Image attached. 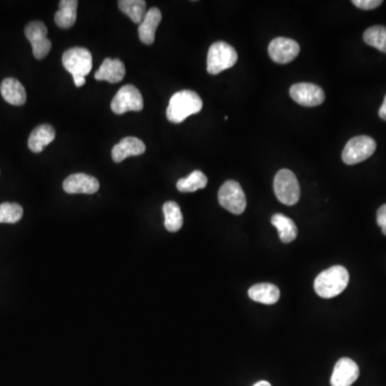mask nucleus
Listing matches in <instances>:
<instances>
[{
  "label": "nucleus",
  "instance_id": "obj_28",
  "mask_svg": "<svg viewBox=\"0 0 386 386\" xmlns=\"http://www.w3.org/2000/svg\"><path fill=\"white\" fill-rule=\"evenodd\" d=\"M376 222L382 228V233L386 235V204L382 205L376 211Z\"/></svg>",
  "mask_w": 386,
  "mask_h": 386
},
{
  "label": "nucleus",
  "instance_id": "obj_6",
  "mask_svg": "<svg viewBox=\"0 0 386 386\" xmlns=\"http://www.w3.org/2000/svg\"><path fill=\"white\" fill-rule=\"evenodd\" d=\"M376 149V141L370 136H355L343 149V161L347 165L357 164L372 157Z\"/></svg>",
  "mask_w": 386,
  "mask_h": 386
},
{
  "label": "nucleus",
  "instance_id": "obj_22",
  "mask_svg": "<svg viewBox=\"0 0 386 386\" xmlns=\"http://www.w3.org/2000/svg\"><path fill=\"white\" fill-rule=\"evenodd\" d=\"M164 226L169 232H178L184 224L180 205L174 201H169L163 205Z\"/></svg>",
  "mask_w": 386,
  "mask_h": 386
},
{
  "label": "nucleus",
  "instance_id": "obj_10",
  "mask_svg": "<svg viewBox=\"0 0 386 386\" xmlns=\"http://www.w3.org/2000/svg\"><path fill=\"white\" fill-rule=\"evenodd\" d=\"M290 96L295 103L307 107H318L325 100L323 89L311 83L294 84L290 88Z\"/></svg>",
  "mask_w": 386,
  "mask_h": 386
},
{
  "label": "nucleus",
  "instance_id": "obj_27",
  "mask_svg": "<svg viewBox=\"0 0 386 386\" xmlns=\"http://www.w3.org/2000/svg\"><path fill=\"white\" fill-rule=\"evenodd\" d=\"M353 5L363 10H372L383 3L382 0H353Z\"/></svg>",
  "mask_w": 386,
  "mask_h": 386
},
{
  "label": "nucleus",
  "instance_id": "obj_4",
  "mask_svg": "<svg viewBox=\"0 0 386 386\" xmlns=\"http://www.w3.org/2000/svg\"><path fill=\"white\" fill-rule=\"evenodd\" d=\"M275 195L282 204L295 205L301 197L299 180L292 171L282 169L274 180Z\"/></svg>",
  "mask_w": 386,
  "mask_h": 386
},
{
  "label": "nucleus",
  "instance_id": "obj_17",
  "mask_svg": "<svg viewBox=\"0 0 386 386\" xmlns=\"http://www.w3.org/2000/svg\"><path fill=\"white\" fill-rule=\"evenodd\" d=\"M0 93L3 99L10 105L21 107L26 103V90L17 78H5L0 85Z\"/></svg>",
  "mask_w": 386,
  "mask_h": 386
},
{
  "label": "nucleus",
  "instance_id": "obj_7",
  "mask_svg": "<svg viewBox=\"0 0 386 386\" xmlns=\"http://www.w3.org/2000/svg\"><path fill=\"white\" fill-rule=\"evenodd\" d=\"M219 203L226 211L234 215H241L247 206L245 192L235 180H228L218 192Z\"/></svg>",
  "mask_w": 386,
  "mask_h": 386
},
{
  "label": "nucleus",
  "instance_id": "obj_20",
  "mask_svg": "<svg viewBox=\"0 0 386 386\" xmlns=\"http://www.w3.org/2000/svg\"><path fill=\"white\" fill-rule=\"evenodd\" d=\"M78 5V1L76 0H61L59 3V10L54 17L59 28L69 30L76 24Z\"/></svg>",
  "mask_w": 386,
  "mask_h": 386
},
{
  "label": "nucleus",
  "instance_id": "obj_19",
  "mask_svg": "<svg viewBox=\"0 0 386 386\" xmlns=\"http://www.w3.org/2000/svg\"><path fill=\"white\" fill-rule=\"evenodd\" d=\"M253 301L264 305H274L279 301L280 291L275 284L257 283L248 291Z\"/></svg>",
  "mask_w": 386,
  "mask_h": 386
},
{
  "label": "nucleus",
  "instance_id": "obj_13",
  "mask_svg": "<svg viewBox=\"0 0 386 386\" xmlns=\"http://www.w3.org/2000/svg\"><path fill=\"white\" fill-rule=\"evenodd\" d=\"M63 187L69 195H94L99 190L100 184L94 176L78 173L68 176L63 182Z\"/></svg>",
  "mask_w": 386,
  "mask_h": 386
},
{
  "label": "nucleus",
  "instance_id": "obj_2",
  "mask_svg": "<svg viewBox=\"0 0 386 386\" xmlns=\"http://www.w3.org/2000/svg\"><path fill=\"white\" fill-rule=\"evenodd\" d=\"M349 272L341 265L323 270L314 280V291L322 299H333L345 291L349 283Z\"/></svg>",
  "mask_w": 386,
  "mask_h": 386
},
{
  "label": "nucleus",
  "instance_id": "obj_3",
  "mask_svg": "<svg viewBox=\"0 0 386 386\" xmlns=\"http://www.w3.org/2000/svg\"><path fill=\"white\" fill-rule=\"evenodd\" d=\"M237 59V52L232 45L224 41L215 42L208 50L207 72L217 76L222 71L232 68Z\"/></svg>",
  "mask_w": 386,
  "mask_h": 386
},
{
  "label": "nucleus",
  "instance_id": "obj_8",
  "mask_svg": "<svg viewBox=\"0 0 386 386\" xmlns=\"http://www.w3.org/2000/svg\"><path fill=\"white\" fill-rule=\"evenodd\" d=\"M144 107L143 97L140 90L133 85H125L117 92L111 103V109L117 115L130 111H142Z\"/></svg>",
  "mask_w": 386,
  "mask_h": 386
},
{
  "label": "nucleus",
  "instance_id": "obj_21",
  "mask_svg": "<svg viewBox=\"0 0 386 386\" xmlns=\"http://www.w3.org/2000/svg\"><path fill=\"white\" fill-rule=\"evenodd\" d=\"M272 224L277 228L280 241L290 244L297 237V226L292 219L282 214H276L272 217Z\"/></svg>",
  "mask_w": 386,
  "mask_h": 386
},
{
  "label": "nucleus",
  "instance_id": "obj_29",
  "mask_svg": "<svg viewBox=\"0 0 386 386\" xmlns=\"http://www.w3.org/2000/svg\"><path fill=\"white\" fill-rule=\"evenodd\" d=\"M379 116L380 118L386 120V95L385 97H384L383 105H381L379 109Z\"/></svg>",
  "mask_w": 386,
  "mask_h": 386
},
{
  "label": "nucleus",
  "instance_id": "obj_15",
  "mask_svg": "<svg viewBox=\"0 0 386 386\" xmlns=\"http://www.w3.org/2000/svg\"><path fill=\"white\" fill-rule=\"evenodd\" d=\"M162 20V14L158 8H151L146 12L143 22L139 26V36L142 43L151 45L155 42L156 30Z\"/></svg>",
  "mask_w": 386,
  "mask_h": 386
},
{
  "label": "nucleus",
  "instance_id": "obj_14",
  "mask_svg": "<svg viewBox=\"0 0 386 386\" xmlns=\"http://www.w3.org/2000/svg\"><path fill=\"white\" fill-rule=\"evenodd\" d=\"M145 151L146 145L143 141L134 136H127L113 147L112 158L114 162L120 163L128 157L142 155Z\"/></svg>",
  "mask_w": 386,
  "mask_h": 386
},
{
  "label": "nucleus",
  "instance_id": "obj_16",
  "mask_svg": "<svg viewBox=\"0 0 386 386\" xmlns=\"http://www.w3.org/2000/svg\"><path fill=\"white\" fill-rule=\"evenodd\" d=\"M126 68L124 63L119 59L105 58L99 70L95 73L97 81H107L109 83H119L124 80Z\"/></svg>",
  "mask_w": 386,
  "mask_h": 386
},
{
  "label": "nucleus",
  "instance_id": "obj_26",
  "mask_svg": "<svg viewBox=\"0 0 386 386\" xmlns=\"http://www.w3.org/2000/svg\"><path fill=\"white\" fill-rule=\"evenodd\" d=\"M24 215L23 207L17 203L0 204V224H17Z\"/></svg>",
  "mask_w": 386,
  "mask_h": 386
},
{
  "label": "nucleus",
  "instance_id": "obj_12",
  "mask_svg": "<svg viewBox=\"0 0 386 386\" xmlns=\"http://www.w3.org/2000/svg\"><path fill=\"white\" fill-rule=\"evenodd\" d=\"M360 376V368L356 363L347 357H343L336 363L330 378L332 386H351Z\"/></svg>",
  "mask_w": 386,
  "mask_h": 386
},
{
  "label": "nucleus",
  "instance_id": "obj_9",
  "mask_svg": "<svg viewBox=\"0 0 386 386\" xmlns=\"http://www.w3.org/2000/svg\"><path fill=\"white\" fill-rule=\"evenodd\" d=\"M25 36L32 43V53L36 59H43L47 56L52 49L51 40L47 39V28L44 23L34 21L25 28Z\"/></svg>",
  "mask_w": 386,
  "mask_h": 386
},
{
  "label": "nucleus",
  "instance_id": "obj_11",
  "mask_svg": "<svg viewBox=\"0 0 386 386\" xmlns=\"http://www.w3.org/2000/svg\"><path fill=\"white\" fill-rule=\"evenodd\" d=\"M299 52H301V47L297 41L283 36L272 40L268 47L270 58L275 63L281 65L291 63L299 56Z\"/></svg>",
  "mask_w": 386,
  "mask_h": 386
},
{
  "label": "nucleus",
  "instance_id": "obj_24",
  "mask_svg": "<svg viewBox=\"0 0 386 386\" xmlns=\"http://www.w3.org/2000/svg\"><path fill=\"white\" fill-rule=\"evenodd\" d=\"M207 178L204 173L197 170L188 175L187 178H180L178 182V190L182 193H188V192H195L197 190L204 189L207 186Z\"/></svg>",
  "mask_w": 386,
  "mask_h": 386
},
{
  "label": "nucleus",
  "instance_id": "obj_23",
  "mask_svg": "<svg viewBox=\"0 0 386 386\" xmlns=\"http://www.w3.org/2000/svg\"><path fill=\"white\" fill-rule=\"evenodd\" d=\"M118 8L136 24H141L146 15V1L144 0H120Z\"/></svg>",
  "mask_w": 386,
  "mask_h": 386
},
{
  "label": "nucleus",
  "instance_id": "obj_25",
  "mask_svg": "<svg viewBox=\"0 0 386 386\" xmlns=\"http://www.w3.org/2000/svg\"><path fill=\"white\" fill-rule=\"evenodd\" d=\"M365 43L386 53V27L372 26L364 32Z\"/></svg>",
  "mask_w": 386,
  "mask_h": 386
},
{
  "label": "nucleus",
  "instance_id": "obj_1",
  "mask_svg": "<svg viewBox=\"0 0 386 386\" xmlns=\"http://www.w3.org/2000/svg\"><path fill=\"white\" fill-rule=\"evenodd\" d=\"M203 101L192 90H180L171 97L167 109V117L173 124H182L185 119L201 112Z\"/></svg>",
  "mask_w": 386,
  "mask_h": 386
},
{
  "label": "nucleus",
  "instance_id": "obj_5",
  "mask_svg": "<svg viewBox=\"0 0 386 386\" xmlns=\"http://www.w3.org/2000/svg\"><path fill=\"white\" fill-rule=\"evenodd\" d=\"M63 65L74 78H86L93 68V56L85 47H72L63 55Z\"/></svg>",
  "mask_w": 386,
  "mask_h": 386
},
{
  "label": "nucleus",
  "instance_id": "obj_18",
  "mask_svg": "<svg viewBox=\"0 0 386 386\" xmlns=\"http://www.w3.org/2000/svg\"><path fill=\"white\" fill-rule=\"evenodd\" d=\"M56 132L51 125H40L32 130L28 139V147L32 153H41L55 139Z\"/></svg>",
  "mask_w": 386,
  "mask_h": 386
},
{
  "label": "nucleus",
  "instance_id": "obj_30",
  "mask_svg": "<svg viewBox=\"0 0 386 386\" xmlns=\"http://www.w3.org/2000/svg\"><path fill=\"white\" fill-rule=\"evenodd\" d=\"M253 386H272L270 385V382L268 381H260L255 383Z\"/></svg>",
  "mask_w": 386,
  "mask_h": 386
}]
</instances>
